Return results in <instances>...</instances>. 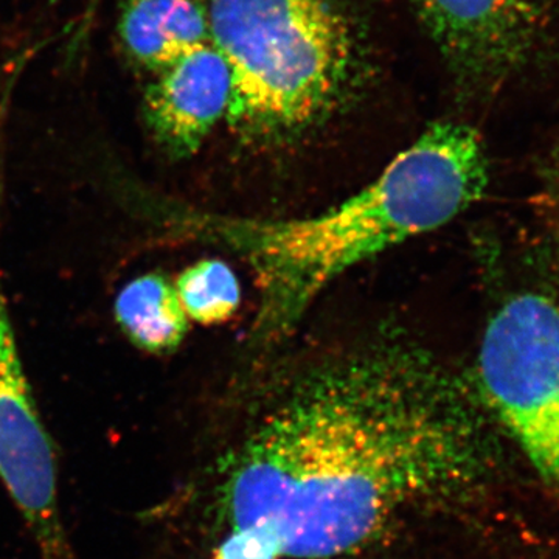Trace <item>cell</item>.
I'll return each mask as SVG.
<instances>
[{"mask_svg": "<svg viewBox=\"0 0 559 559\" xmlns=\"http://www.w3.org/2000/svg\"><path fill=\"white\" fill-rule=\"evenodd\" d=\"M119 33L132 60L154 73L212 44L200 0H124Z\"/></svg>", "mask_w": 559, "mask_h": 559, "instance_id": "obj_8", "label": "cell"}, {"mask_svg": "<svg viewBox=\"0 0 559 559\" xmlns=\"http://www.w3.org/2000/svg\"><path fill=\"white\" fill-rule=\"evenodd\" d=\"M463 86L489 90L509 79L535 43V0H409Z\"/></svg>", "mask_w": 559, "mask_h": 559, "instance_id": "obj_6", "label": "cell"}, {"mask_svg": "<svg viewBox=\"0 0 559 559\" xmlns=\"http://www.w3.org/2000/svg\"><path fill=\"white\" fill-rule=\"evenodd\" d=\"M175 288L187 318L204 325L226 322L240 307V282L221 260H202L187 267Z\"/></svg>", "mask_w": 559, "mask_h": 559, "instance_id": "obj_10", "label": "cell"}, {"mask_svg": "<svg viewBox=\"0 0 559 559\" xmlns=\"http://www.w3.org/2000/svg\"><path fill=\"white\" fill-rule=\"evenodd\" d=\"M114 312L128 340L153 355L178 348L189 330L175 285L160 274L128 283L117 296Z\"/></svg>", "mask_w": 559, "mask_h": 559, "instance_id": "obj_9", "label": "cell"}, {"mask_svg": "<svg viewBox=\"0 0 559 559\" xmlns=\"http://www.w3.org/2000/svg\"><path fill=\"white\" fill-rule=\"evenodd\" d=\"M557 246H558V272H559V221L557 224Z\"/></svg>", "mask_w": 559, "mask_h": 559, "instance_id": "obj_11", "label": "cell"}, {"mask_svg": "<svg viewBox=\"0 0 559 559\" xmlns=\"http://www.w3.org/2000/svg\"><path fill=\"white\" fill-rule=\"evenodd\" d=\"M207 11L230 69L226 120L242 142L286 145L347 100L360 47L336 0H209Z\"/></svg>", "mask_w": 559, "mask_h": 559, "instance_id": "obj_3", "label": "cell"}, {"mask_svg": "<svg viewBox=\"0 0 559 559\" xmlns=\"http://www.w3.org/2000/svg\"><path fill=\"white\" fill-rule=\"evenodd\" d=\"M229 66L212 44L156 73L143 112L154 142L171 159L193 156L229 112Z\"/></svg>", "mask_w": 559, "mask_h": 559, "instance_id": "obj_7", "label": "cell"}, {"mask_svg": "<svg viewBox=\"0 0 559 559\" xmlns=\"http://www.w3.org/2000/svg\"><path fill=\"white\" fill-rule=\"evenodd\" d=\"M57 476L53 441L22 366L0 277V481L31 530L40 559H73Z\"/></svg>", "mask_w": 559, "mask_h": 559, "instance_id": "obj_5", "label": "cell"}, {"mask_svg": "<svg viewBox=\"0 0 559 559\" xmlns=\"http://www.w3.org/2000/svg\"><path fill=\"white\" fill-rule=\"evenodd\" d=\"M488 186L484 143L473 128L440 121L373 182L325 212L255 219L175 210L173 224L248 261L259 286L249 348L289 336L334 280L409 238L450 223Z\"/></svg>", "mask_w": 559, "mask_h": 559, "instance_id": "obj_2", "label": "cell"}, {"mask_svg": "<svg viewBox=\"0 0 559 559\" xmlns=\"http://www.w3.org/2000/svg\"><path fill=\"white\" fill-rule=\"evenodd\" d=\"M223 466L219 511L270 559H353L484 485L491 414L459 371L381 333L283 371Z\"/></svg>", "mask_w": 559, "mask_h": 559, "instance_id": "obj_1", "label": "cell"}, {"mask_svg": "<svg viewBox=\"0 0 559 559\" xmlns=\"http://www.w3.org/2000/svg\"><path fill=\"white\" fill-rule=\"evenodd\" d=\"M480 399L559 491V305L520 294L489 320L474 378Z\"/></svg>", "mask_w": 559, "mask_h": 559, "instance_id": "obj_4", "label": "cell"}]
</instances>
